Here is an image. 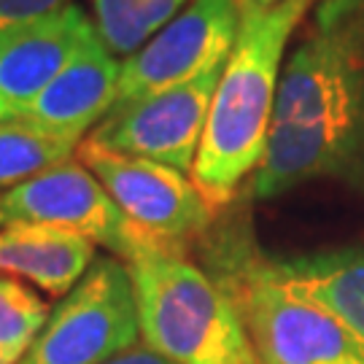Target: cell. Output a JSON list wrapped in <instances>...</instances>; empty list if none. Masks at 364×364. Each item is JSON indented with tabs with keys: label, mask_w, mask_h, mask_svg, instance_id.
I'll list each match as a JSON object with an SVG mask.
<instances>
[{
	"label": "cell",
	"mask_w": 364,
	"mask_h": 364,
	"mask_svg": "<svg viewBox=\"0 0 364 364\" xmlns=\"http://www.w3.org/2000/svg\"><path fill=\"white\" fill-rule=\"evenodd\" d=\"M313 181L364 189V0H318L284 60L251 200Z\"/></svg>",
	"instance_id": "cell-1"
},
{
	"label": "cell",
	"mask_w": 364,
	"mask_h": 364,
	"mask_svg": "<svg viewBox=\"0 0 364 364\" xmlns=\"http://www.w3.org/2000/svg\"><path fill=\"white\" fill-rule=\"evenodd\" d=\"M95 25L70 3L41 19L0 27V122L22 119Z\"/></svg>",
	"instance_id": "cell-10"
},
{
	"label": "cell",
	"mask_w": 364,
	"mask_h": 364,
	"mask_svg": "<svg viewBox=\"0 0 364 364\" xmlns=\"http://www.w3.org/2000/svg\"><path fill=\"white\" fill-rule=\"evenodd\" d=\"M316 3L281 0L270 11L240 14L192 168V181L213 208L230 203L264 159L284 60Z\"/></svg>",
	"instance_id": "cell-2"
},
{
	"label": "cell",
	"mask_w": 364,
	"mask_h": 364,
	"mask_svg": "<svg viewBox=\"0 0 364 364\" xmlns=\"http://www.w3.org/2000/svg\"><path fill=\"white\" fill-rule=\"evenodd\" d=\"M270 264L289 289L335 313L364 343V246L326 248L289 259L270 257Z\"/></svg>",
	"instance_id": "cell-13"
},
{
	"label": "cell",
	"mask_w": 364,
	"mask_h": 364,
	"mask_svg": "<svg viewBox=\"0 0 364 364\" xmlns=\"http://www.w3.org/2000/svg\"><path fill=\"white\" fill-rule=\"evenodd\" d=\"M141 343L130 264L97 257L87 275L52 308L19 364H105Z\"/></svg>",
	"instance_id": "cell-5"
},
{
	"label": "cell",
	"mask_w": 364,
	"mask_h": 364,
	"mask_svg": "<svg viewBox=\"0 0 364 364\" xmlns=\"http://www.w3.org/2000/svg\"><path fill=\"white\" fill-rule=\"evenodd\" d=\"M119 73L122 60L92 25L63 70L22 114V122L84 141L117 105Z\"/></svg>",
	"instance_id": "cell-11"
},
{
	"label": "cell",
	"mask_w": 364,
	"mask_h": 364,
	"mask_svg": "<svg viewBox=\"0 0 364 364\" xmlns=\"http://www.w3.org/2000/svg\"><path fill=\"white\" fill-rule=\"evenodd\" d=\"M76 156L97 176L124 216L159 243L181 248L183 240L210 227L216 208L189 173L144 156L119 154L90 141H81Z\"/></svg>",
	"instance_id": "cell-7"
},
{
	"label": "cell",
	"mask_w": 364,
	"mask_h": 364,
	"mask_svg": "<svg viewBox=\"0 0 364 364\" xmlns=\"http://www.w3.org/2000/svg\"><path fill=\"white\" fill-rule=\"evenodd\" d=\"M189 3L192 0H92L95 30L117 57H127Z\"/></svg>",
	"instance_id": "cell-15"
},
{
	"label": "cell",
	"mask_w": 364,
	"mask_h": 364,
	"mask_svg": "<svg viewBox=\"0 0 364 364\" xmlns=\"http://www.w3.org/2000/svg\"><path fill=\"white\" fill-rule=\"evenodd\" d=\"M240 30L237 0H192L141 49L122 57L117 105L178 87L227 63Z\"/></svg>",
	"instance_id": "cell-9"
},
{
	"label": "cell",
	"mask_w": 364,
	"mask_h": 364,
	"mask_svg": "<svg viewBox=\"0 0 364 364\" xmlns=\"http://www.w3.org/2000/svg\"><path fill=\"white\" fill-rule=\"evenodd\" d=\"M49 305L19 278L0 275V364H19L49 318Z\"/></svg>",
	"instance_id": "cell-16"
},
{
	"label": "cell",
	"mask_w": 364,
	"mask_h": 364,
	"mask_svg": "<svg viewBox=\"0 0 364 364\" xmlns=\"http://www.w3.org/2000/svg\"><path fill=\"white\" fill-rule=\"evenodd\" d=\"M105 364H173V362L165 359V356H159V353L151 351V348H146V346H135V348L119 353L117 359H111V362H105Z\"/></svg>",
	"instance_id": "cell-18"
},
{
	"label": "cell",
	"mask_w": 364,
	"mask_h": 364,
	"mask_svg": "<svg viewBox=\"0 0 364 364\" xmlns=\"http://www.w3.org/2000/svg\"><path fill=\"white\" fill-rule=\"evenodd\" d=\"M221 68L141 100L114 105L84 141L192 173Z\"/></svg>",
	"instance_id": "cell-8"
},
{
	"label": "cell",
	"mask_w": 364,
	"mask_h": 364,
	"mask_svg": "<svg viewBox=\"0 0 364 364\" xmlns=\"http://www.w3.org/2000/svg\"><path fill=\"white\" fill-rule=\"evenodd\" d=\"M281 0H237L240 6V14H259V11H270L275 9Z\"/></svg>",
	"instance_id": "cell-19"
},
{
	"label": "cell",
	"mask_w": 364,
	"mask_h": 364,
	"mask_svg": "<svg viewBox=\"0 0 364 364\" xmlns=\"http://www.w3.org/2000/svg\"><path fill=\"white\" fill-rule=\"evenodd\" d=\"M81 141L30 122H0V192L73 159Z\"/></svg>",
	"instance_id": "cell-14"
},
{
	"label": "cell",
	"mask_w": 364,
	"mask_h": 364,
	"mask_svg": "<svg viewBox=\"0 0 364 364\" xmlns=\"http://www.w3.org/2000/svg\"><path fill=\"white\" fill-rule=\"evenodd\" d=\"M97 259V246L76 232L41 224L0 227V275L30 281L52 297H65Z\"/></svg>",
	"instance_id": "cell-12"
},
{
	"label": "cell",
	"mask_w": 364,
	"mask_h": 364,
	"mask_svg": "<svg viewBox=\"0 0 364 364\" xmlns=\"http://www.w3.org/2000/svg\"><path fill=\"white\" fill-rule=\"evenodd\" d=\"M141 340L173 364H262L227 291L165 248L130 262Z\"/></svg>",
	"instance_id": "cell-3"
},
{
	"label": "cell",
	"mask_w": 364,
	"mask_h": 364,
	"mask_svg": "<svg viewBox=\"0 0 364 364\" xmlns=\"http://www.w3.org/2000/svg\"><path fill=\"white\" fill-rule=\"evenodd\" d=\"M70 6V0H0V27L41 19Z\"/></svg>",
	"instance_id": "cell-17"
},
{
	"label": "cell",
	"mask_w": 364,
	"mask_h": 364,
	"mask_svg": "<svg viewBox=\"0 0 364 364\" xmlns=\"http://www.w3.org/2000/svg\"><path fill=\"white\" fill-rule=\"evenodd\" d=\"M240 313L262 364H364V343L318 302L289 289L254 246L230 243L213 278Z\"/></svg>",
	"instance_id": "cell-4"
},
{
	"label": "cell",
	"mask_w": 364,
	"mask_h": 364,
	"mask_svg": "<svg viewBox=\"0 0 364 364\" xmlns=\"http://www.w3.org/2000/svg\"><path fill=\"white\" fill-rule=\"evenodd\" d=\"M14 224L76 232L127 264L146 254L173 248L141 232L78 156L0 192V227Z\"/></svg>",
	"instance_id": "cell-6"
}]
</instances>
